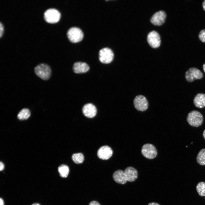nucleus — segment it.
Returning <instances> with one entry per match:
<instances>
[{"mask_svg":"<svg viewBox=\"0 0 205 205\" xmlns=\"http://www.w3.org/2000/svg\"><path fill=\"white\" fill-rule=\"evenodd\" d=\"M138 172L134 167H128L124 171L121 170H118L115 171L113 175L114 180L117 183L124 184L127 181L132 182L135 181L137 178Z\"/></svg>","mask_w":205,"mask_h":205,"instance_id":"1","label":"nucleus"},{"mask_svg":"<svg viewBox=\"0 0 205 205\" xmlns=\"http://www.w3.org/2000/svg\"><path fill=\"white\" fill-rule=\"evenodd\" d=\"M34 72L37 75L44 80L49 79L51 74L50 67L44 63H40L36 66L34 68Z\"/></svg>","mask_w":205,"mask_h":205,"instance_id":"2","label":"nucleus"},{"mask_svg":"<svg viewBox=\"0 0 205 205\" xmlns=\"http://www.w3.org/2000/svg\"><path fill=\"white\" fill-rule=\"evenodd\" d=\"M203 118L202 114L197 110H192L188 114L187 121L191 126L198 127L202 124Z\"/></svg>","mask_w":205,"mask_h":205,"instance_id":"3","label":"nucleus"},{"mask_svg":"<svg viewBox=\"0 0 205 205\" xmlns=\"http://www.w3.org/2000/svg\"><path fill=\"white\" fill-rule=\"evenodd\" d=\"M61 14L57 9L50 8L47 9L44 12V17L45 20L49 23H54L60 20Z\"/></svg>","mask_w":205,"mask_h":205,"instance_id":"4","label":"nucleus"},{"mask_svg":"<svg viewBox=\"0 0 205 205\" xmlns=\"http://www.w3.org/2000/svg\"><path fill=\"white\" fill-rule=\"evenodd\" d=\"M67 35L69 40L73 43L81 41L83 37L82 30L77 27H72L69 28L67 32Z\"/></svg>","mask_w":205,"mask_h":205,"instance_id":"5","label":"nucleus"},{"mask_svg":"<svg viewBox=\"0 0 205 205\" xmlns=\"http://www.w3.org/2000/svg\"><path fill=\"white\" fill-rule=\"evenodd\" d=\"M99 58L100 62L104 63H108L113 60L114 54L111 50L108 48L101 49L99 52Z\"/></svg>","mask_w":205,"mask_h":205,"instance_id":"6","label":"nucleus"},{"mask_svg":"<svg viewBox=\"0 0 205 205\" xmlns=\"http://www.w3.org/2000/svg\"><path fill=\"white\" fill-rule=\"evenodd\" d=\"M203 77L202 72L196 67L190 68L185 73V79L189 82H192L196 79H200Z\"/></svg>","mask_w":205,"mask_h":205,"instance_id":"7","label":"nucleus"},{"mask_svg":"<svg viewBox=\"0 0 205 205\" xmlns=\"http://www.w3.org/2000/svg\"><path fill=\"white\" fill-rule=\"evenodd\" d=\"M141 152L145 157L150 159H153L157 154L155 147L153 145L149 144H146L143 146Z\"/></svg>","mask_w":205,"mask_h":205,"instance_id":"8","label":"nucleus"},{"mask_svg":"<svg viewBox=\"0 0 205 205\" xmlns=\"http://www.w3.org/2000/svg\"><path fill=\"white\" fill-rule=\"evenodd\" d=\"M134 106L138 110L141 111L145 110L148 107V102L144 96L139 95L136 96L134 101Z\"/></svg>","mask_w":205,"mask_h":205,"instance_id":"9","label":"nucleus"},{"mask_svg":"<svg viewBox=\"0 0 205 205\" xmlns=\"http://www.w3.org/2000/svg\"><path fill=\"white\" fill-rule=\"evenodd\" d=\"M147 41L149 45L152 48L158 47L161 44V39L158 33L155 31L150 32L147 36Z\"/></svg>","mask_w":205,"mask_h":205,"instance_id":"10","label":"nucleus"},{"mask_svg":"<svg viewBox=\"0 0 205 205\" xmlns=\"http://www.w3.org/2000/svg\"><path fill=\"white\" fill-rule=\"evenodd\" d=\"M166 17L165 13L163 11H160L157 12L152 16L150 21L155 25L160 26L165 22Z\"/></svg>","mask_w":205,"mask_h":205,"instance_id":"11","label":"nucleus"},{"mask_svg":"<svg viewBox=\"0 0 205 205\" xmlns=\"http://www.w3.org/2000/svg\"><path fill=\"white\" fill-rule=\"evenodd\" d=\"M113 151L111 148L107 145H104L100 147L98 150L97 155L100 159L107 160L112 156Z\"/></svg>","mask_w":205,"mask_h":205,"instance_id":"12","label":"nucleus"},{"mask_svg":"<svg viewBox=\"0 0 205 205\" xmlns=\"http://www.w3.org/2000/svg\"><path fill=\"white\" fill-rule=\"evenodd\" d=\"M82 112L83 114L88 118H93L96 115L97 109L96 107L91 103H88L83 107Z\"/></svg>","mask_w":205,"mask_h":205,"instance_id":"13","label":"nucleus"},{"mask_svg":"<svg viewBox=\"0 0 205 205\" xmlns=\"http://www.w3.org/2000/svg\"><path fill=\"white\" fill-rule=\"evenodd\" d=\"M89 69L88 65L83 62H76L74 63L73 67V71L76 73H85L88 71Z\"/></svg>","mask_w":205,"mask_h":205,"instance_id":"14","label":"nucleus"},{"mask_svg":"<svg viewBox=\"0 0 205 205\" xmlns=\"http://www.w3.org/2000/svg\"><path fill=\"white\" fill-rule=\"evenodd\" d=\"M193 102L196 107L202 108L205 107V94L202 93L198 94L194 97Z\"/></svg>","mask_w":205,"mask_h":205,"instance_id":"15","label":"nucleus"},{"mask_svg":"<svg viewBox=\"0 0 205 205\" xmlns=\"http://www.w3.org/2000/svg\"><path fill=\"white\" fill-rule=\"evenodd\" d=\"M30 115V110L26 108L22 109L17 115L18 118L20 120H25L28 119Z\"/></svg>","mask_w":205,"mask_h":205,"instance_id":"16","label":"nucleus"},{"mask_svg":"<svg viewBox=\"0 0 205 205\" xmlns=\"http://www.w3.org/2000/svg\"><path fill=\"white\" fill-rule=\"evenodd\" d=\"M58 171L60 175L62 177H66L68 176L69 169L68 167L64 164H62L60 166L58 169Z\"/></svg>","mask_w":205,"mask_h":205,"instance_id":"17","label":"nucleus"},{"mask_svg":"<svg viewBox=\"0 0 205 205\" xmlns=\"http://www.w3.org/2000/svg\"><path fill=\"white\" fill-rule=\"evenodd\" d=\"M196 161L200 165H205V148L201 149L199 152L197 156Z\"/></svg>","mask_w":205,"mask_h":205,"instance_id":"18","label":"nucleus"},{"mask_svg":"<svg viewBox=\"0 0 205 205\" xmlns=\"http://www.w3.org/2000/svg\"><path fill=\"white\" fill-rule=\"evenodd\" d=\"M72 159L75 163L79 164L83 163L84 160V157L81 153H75L72 155Z\"/></svg>","mask_w":205,"mask_h":205,"instance_id":"19","label":"nucleus"},{"mask_svg":"<svg viewBox=\"0 0 205 205\" xmlns=\"http://www.w3.org/2000/svg\"><path fill=\"white\" fill-rule=\"evenodd\" d=\"M196 190L200 196H205V183L201 182L198 183L196 186Z\"/></svg>","mask_w":205,"mask_h":205,"instance_id":"20","label":"nucleus"},{"mask_svg":"<svg viewBox=\"0 0 205 205\" xmlns=\"http://www.w3.org/2000/svg\"><path fill=\"white\" fill-rule=\"evenodd\" d=\"M198 37L202 42H205V29L202 30L199 33Z\"/></svg>","mask_w":205,"mask_h":205,"instance_id":"21","label":"nucleus"},{"mask_svg":"<svg viewBox=\"0 0 205 205\" xmlns=\"http://www.w3.org/2000/svg\"><path fill=\"white\" fill-rule=\"evenodd\" d=\"M4 32V27L3 24L0 22V37H1Z\"/></svg>","mask_w":205,"mask_h":205,"instance_id":"22","label":"nucleus"},{"mask_svg":"<svg viewBox=\"0 0 205 205\" xmlns=\"http://www.w3.org/2000/svg\"><path fill=\"white\" fill-rule=\"evenodd\" d=\"M89 205H101L97 202L95 201H93L91 202Z\"/></svg>","mask_w":205,"mask_h":205,"instance_id":"23","label":"nucleus"},{"mask_svg":"<svg viewBox=\"0 0 205 205\" xmlns=\"http://www.w3.org/2000/svg\"><path fill=\"white\" fill-rule=\"evenodd\" d=\"M4 168V164L2 162H0V170L2 171L3 170Z\"/></svg>","mask_w":205,"mask_h":205,"instance_id":"24","label":"nucleus"},{"mask_svg":"<svg viewBox=\"0 0 205 205\" xmlns=\"http://www.w3.org/2000/svg\"><path fill=\"white\" fill-rule=\"evenodd\" d=\"M148 205H160L158 204L155 202H151L149 203Z\"/></svg>","mask_w":205,"mask_h":205,"instance_id":"25","label":"nucleus"},{"mask_svg":"<svg viewBox=\"0 0 205 205\" xmlns=\"http://www.w3.org/2000/svg\"><path fill=\"white\" fill-rule=\"evenodd\" d=\"M0 205H4V202L3 200L1 198L0 199Z\"/></svg>","mask_w":205,"mask_h":205,"instance_id":"26","label":"nucleus"},{"mask_svg":"<svg viewBox=\"0 0 205 205\" xmlns=\"http://www.w3.org/2000/svg\"><path fill=\"white\" fill-rule=\"evenodd\" d=\"M202 5L204 11H205V0H204L202 2Z\"/></svg>","mask_w":205,"mask_h":205,"instance_id":"27","label":"nucleus"},{"mask_svg":"<svg viewBox=\"0 0 205 205\" xmlns=\"http://www.w3.org/2000/svg\"><path fill=\"white\" fill-rule=\"evenodd\" d=\"M203 69L204 70V72L205 73V63H204L203 65Z\"/></svg>","mask_w":205,"mask_h":205,"instance_id":"28","label":"nucleus"},{"mask_svg":"<svg viewBox=\"0 0 205 205\" xmlns=\"http://www.w3.org/2000/svg\"><path fill=\"white\" fill-rule=\"evenodd\" d=\"M203 136L204 139H205V130H204L203 133Z\"/></svg>","mask_w":205,"mask_h":205,"instance_id":"29","label":"nucleus"},{"mask_svg":"<svg viewBox=\"0 0 205 205\" xmlns=\"http://www.w3.org/2000/svg\"><path fill=\"white\" fill-rule=\"evenodd\" d=\"M31 205H40L38 203H34L32 204Z\"/></svg>","mask_w":205,"mask_h":205,"instance_id":"30","label":"nucleus"},{"mask_svg":"<svg viewBox=\"0 0 205 205\" xmlns=\"http://www.w3.org/2000/svg\"></svg>","mask_w":205,"mask_h":205,"instance_id":"31","label":"nucleus"}]
</instances>
